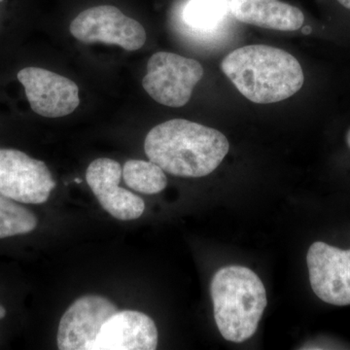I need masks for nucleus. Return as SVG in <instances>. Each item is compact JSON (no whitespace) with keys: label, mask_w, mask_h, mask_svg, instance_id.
<instances>
[{"label":"nucleus","mask_w":350,"mask_h":350,"mask_svg":"<svg viewBox=\"0 0 350 350\" xmlns=\"http://www.w3.org/2000/svg\"><path fill=\"white\" fill-rule=\"evenodd\" d=\"M117 312V306L105 297L89 295L77 299L59 322L57 347L61 350H93L101 327Z\"/></svg>","instance_id":"nucleus-9"},{"label":"nucleus","mask_w":350,"mask_h":350,"mask_svg":"<svg viewBox=\"0 0 350 350\" xmlns=\"http://www.w3.org/2000/svg\"><path fill=\"white\" fill-rule=\"evenodd\" d=\"M18 80L31 109L40 116L59 118L79 107V88L68 78L47 69L25 68L18 73Z\"/></svg>","instance_id":"nucleus-8"},{"label":"nucleus","mask_w":350,"mask_h":350,"mask_svg":"<svg viewBox=\"0 0 350 350\" xmlns=\"http://www.w3.org/2000/svg\"><path fill=\"white\" fill-rule=\"evenodd\" d=\"M342 6L350 10V0H338Z\"/></svg>","instance_id":"nucleus-16"},{"label":"nucleus","mask_w":350,"mask_h":350,"mask_svg":"<svg viewBox=\"0 0 350 350\" xmlns=\"http://www.w3.org/2000/svg\"><path fill=\"white\" fill-rule=\"evenodd\" d=\"M6 317V310L3 306L0 305V319H4Z\"/></svg>","instance_id":"nucleus-17"},{"label":"nucleus","mask_w":350,"mask_h":350,"mask_svg":"<svg viewBox=\"0 0 350 350\" xmlns=\"http://www.w3.org/2000/svg\"><path fill=\"white\" fill-rule=\"evenodd\" d=\"M228 9L227 0H190L184 9L183 18L192 29L211 31L222 22Z\"/></svg>","instance_id":"nucleus-15"},{"label":"nucleus","mask_w":350,"mask_h":350,"mask_svg":"<svg viewBox=\"0 0 350 350\" xmlns=\"http://www.w3.org/2000/svg\"><path fill=\"white\" fill-rule=\"evenodd\" d=\"M221 69L239 93L259 105L291 98L305 81L296 57L268 45H248L232 51L221 62Z\"/></svg>","instance_id":"nucleus-2"},{"label":"nucleus","mask_w":350,"mask_h":350,"mask_svg":"<svg viewBox=\"0 0 350 350\" xmlns=\"http://www.w3.org/2000/svg\"><path fill=\"white\" fill-rule=\"evenodd\" d=\"M123 177L128 187L142 194H158L167 185L165 172L152 161H128L124 165Z\"/></svg>","instance_id":"nucleus-13"},{"label":"nucleus","mask_w":350,"mask_h":350,"mask_svg":"<svg viewBox=\"0 0 350 350\" xmlns=\"http://www.w3.org/2000/svg\"><path fill=\"white\" fill-rule=\"evenodd\" d=\"M229 149L221 131L184 119L154 126L144 142L145 154L163 172L195 178L217 169Z\"/></svg>","instance_id":"nucleus-1"},{"label":"nucleus","mask_w":350,"mask_h":350,"mask_svg":"<svg viewBox=\"0 0 350 350\" xmlns=\"http://www.w3.org/2000/svg\"><path fill=\"white\" fill-rule=\"evenodd\" d=\"M229 9L243 24L273 31H296L305 23L300 9L280 0H231Z\"/></svg>","instance_id":"nucleus-12"},{"label":"nucleus","mask_w":350,"mask_h":350,"mask_svg":"<svg viewBox=\"0 0 350 350\" xmlns=\"http://www.w3.org/2000/svg\"><path fill=\"white\" fill-rule=\"evenodd\" d=\"M3 1V0H0V2Z\"/></svg>","instance_id":"nucleus-19"},{"label":"nucleus","mask_w":350,"mask_h":350,"mask_svg":"<svg viewBox=\"0 0 350 350\" xmlns=\"http://www.w3.org/2000/svg\"><path fill=\"white\" fill-rule=\"evenodd\" d=\"M122 176L121 165L108 158L93 161L86 172L88 185L105 211L118 220H135L144 214L145 202L131 191L120 187Z\"/></svg>","instance_id":"nucleus-10"},{"label":"nucleus","mask_w":350,"mask_h":350,"mask_svg":"<svg viewBox=\"0 0 350 350\" xmlns=\"http://www.w3.org/2000/svg\"><path fill=\"white\" fill-rule=\"evenodd\" d=\"M347 145H349V147L350 148V129H349V131H347Z\"/></svg>","instance_id":"nucleus-18"},{"label":"nucleus","mask_w":350,"mask_h":350,"mask_svg":"<svg viewBox=\"0 0 350 350\" xmlns=\"http://www.w3.org/2000/svg\"><path fill=\"white\" fill-rule=\"evenodd\" d=\"M56 187L47 165L16 149L0 148V195L21 204L47 202Z\"/></svg>","instance_id":"nucleus-5"},{"label":"nucleus","mask_w":350,"mask_h":350,"mask_svg":"<svg viewBox=\"0 0 350 350\" xmlns=\"http://www.w3.org/2000/svg\"><path fill=\"white\" fill-rule=\"evenodd\" d=\"M38 224V217L29 208L0 195V239L29 234Z\"/></svg>","instance_id":"nucleus-14"},{"label":"nucleus","mask_w":350,"mask_h":350,"mask_svg":"<svg viewBox=\"0 0 350 350\" xmlns=\"http://www.w3.org/2000/svg\"><path fill=\"white\" fill-rule=\"evenodd\" d=\"M69 29L83 43L118 45L130 52L142 48L147 38L140 23L111 5L92 7L83 11L71 22Z\"/></svg>","instance_id":"nucleus-6"},{"label":"nucleus","mask_w":350,"mask_h":350,"mask_svg":"<svg viewBox=\"0 0 350 350\" xmlns=\"http://www.w3.org/2000/svg\"><path fill=\"white\" fill-rule=\"evenodd\" d=\"M204 73V68L196 59L174 53L158 52L149 59L142 86L157 103L182 107L190 100Z\"/></svg>","instance_id":"nucleus-4"},{"label":"nucleus","mask_w":350,"mask_h":350,"mask_svg":"<svg viewBox=\"0 0 350 350\" xmlns=\"http://www.w3.org/2000/svg\"><path fill=\"white\" fill-rule=\"evenodd\" d=\"M313 292L330 305H350V250L317 241L306 255Z\"/></svg>","instance_id":"nucleus-7"},{"label":"nucleus","mask_w":350,"mask_h":350,"mask_svg":"<svg viewBox=\"0 0 350 350\" xmlns=\"http://www.w3.org/2000/svg\"><path fill=\"white\" fill-rule=\"evenodd\" d=\"M211 294L216 325L225 340L239 344L256 333L267 306V294L252 269L221 268L211 280Z\"/></svg>","instance_id":"nucleus-3"},{"label":"nucleus","mask_w":350,"mask_h":350,"mask_svg":"<svg viewBox=\"0 0 350 350\" xmlns=\"http://www.w3.org/2000/svg\"><path fill=\"white\" fill-rule=\"evenodd\" d=\"M158 330L148 315L137 310L113 314L101 327L93 350H154Z\"/></svg>","instance_id":"nucleus-11"}]
</instances>
